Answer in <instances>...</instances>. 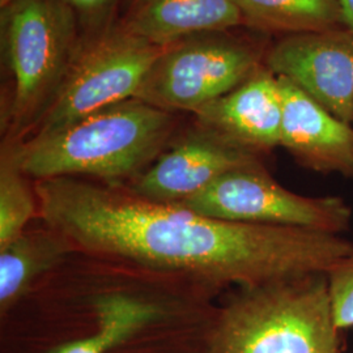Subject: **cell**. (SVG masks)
Returning <instances> with one entry per match:
<instances>
[{
	"mask_svg": "<svg viewBox=\"0 0 353 353\" xmlns=\"http://www.w3.org/2000/svg\"><path fill=\"white\" fill-rule=\"evenodd\" d=\"M245 26L284 36L347 28L338 0H234Z\"/></svg>",
	"mask_w": 353,
	"mask_h": 353,
	"instance_id": "obj_13",
	"label": "cell"
},
{
	"mask_svg": "<svg viewBox=\"0 0 353 353\" xmlns=\"http://www.w3.org/2000/svg\"><path fill=\"white\" fill-rule=\"evenodd\" d=\"M194 114L201 126L261 156L280 145L281 96L278 76L263 64L237 88Z\"/></svg>",
	"mask_w": 353,
	"mask_h": 353,
	"instance_id": "obj_11",
	"label": "cell"
},
{
	"mask_svg": "<svg viewBox=\"0 0 353 353\" xmlns=\"http://www.w3.org/2000/svg\"><path fill=\"white\" fill-rule=\"evenodd\" d=\"M97 331L51 353H108L161 316L156 303L126 293H106L94 303Z\"/></svg>",
	"mask_w": 353,
	"mask_h": 353,
	"instance_id": "obj_14",
	"label": "cell"
},
{
	"mask_svg": "<svg viewBox=\"0 0 353 353\" xmlns=\"http://www.w3.org/2000/svg\"><path fill=\"white\" fill-rule=\"evenodd\" d=\"M157 46L245 26L234 0H131L118 24Z\"/></svg>",
	"mask_w": 353,
	"mask_h": 353,
	"instance_id": "obj_12",
	"label": "cell"
},
{
	"mask_svg": "<svg viewBox=\"0 0 353 353\" xmlns=\"http://www.w3.org/2000/svg\"><path fill=\"white\" fill-rule=\"evenodd\" d=\"M328 281L336 326L341 331L353 327V255L328 274Z\"/></svg>",
	"mask_w": 353,
	"mask_h": 353,
	"instance_id": "obj_17",
	"label": "cell"
},
{
	"mask_svg": "<svg viewBox=\"0 0 353 353\" xmlns=\"http://www.w3.org/2000/svg\"><path fill=\"white\" fill-rule=\"evenodd\" d=\"M1 64L8 81L7 119L33 130L81 49L67 0H16L0 10Z\"/></svg>",
	"mask_w": 353,
	"mask_h": 353,
	"instance_id": "obj_4",
	"label": "cell"
},
{
	"mask_svg": "<svg viewBox=\"0 0 353 353\" xmlns=\"http://www.w3.org/2000/svg\"><path fill=\"white\" fill-rule=\"evenodd\" d=\"M196 214L232 223L300 228L341 234L352 224V208L341 196H303L285 189L262 163L216 178L176 203Z\"/></svg>",
	"mask_w": 353,
	"mask_h": 353,
	"instance_id": "obj_7",
	"label": "cell"
},
{
	"mask_svg": "<svg viewBox=\"0 0 353 353\" xmlns=\"http://www.w3.org/2000/svg\"><path fill=\"white\" fill-rule=\"evenodd\" d=\"M265 65L353 126V32L338 28L280 38Z\"/></svg>",
	"mask_w": 353,
	"mask_h": 353,
	"instance_id": "obj_8",
	"label": "cell"
},
{
	"mask_svg": "<svg viewBox=\"0 0 353 353\" xmlns=\"http://www.w3.org/2000/svg\"><path fill=\"white\" fill-rule=\"evenodd\" d=\"M267 50L233 30L185 38L165 48L137 99L170 113H195L248 80L265 64Z\"/></svg>",
	"mask_w": 353,
	"mask_h": 353,
	"instance_id": "obj_5",
	"label": "cell"
},
{
	"mask_svg": "<svg viewBox=\"0 0 353 353\" xmlns=\"http://www.w3.org/2000/svg\"><path fill=\"white\" fill-rule=\"evenodd\" d=\"M61 254L50 237L23 234L0 249V305L7 310L26 292L32 280L49 268Z\"/></svg>",
	"mask_w": 353,
	"mask_h": 353,
	"instance_id": "obj_15",
	"label": "cell"
},
{
	"mask_svg": "<svg viewBox=\"0 0 353 353\" xmlns=\"http://www.w3.org/2000/svg\"><path fill=\"white\" fill-rule=\"evenodd\" d=\"M256 163L261 156L201 126L140 173L132 192L153 202L178 203L228 172Z\"/></svg>",
	"mask_w": 353,
	"mask_h": 353,
	"instance_id": "obj_9",
	"label": "cell"
},
{
	"mask_svg": "<svg viewBox=\"0 0 353 353\" xmlns=\"http://www.w3.org/2000/svg\"><path fill=\"white\" fill-rule=\"evenodd\" d=\"M341 4L344 24L353 32V0H338Z\"/></svg>",
	"mask_w": 353,
	"mask_h": 353,
	"instance_id": "obj_19",
	"label": "cell"
},
{
	"mask_svg": "<svg viewBox=\"0 0 353 353\" xmlns=\"http://www.w3.org/2000/svg\"><path fill=\"white\" fill-rule=\"evenodd\" d=\"M210 353H341L327 274L242 288L223 310Z\"/></svg>",
	"mask_w": 353,
	"mask_h": 353,
	"instance_id": "obj_3",
	"label": "cell"
},
{
	"mask_svg": "<svg viewBox=\"0 0 353 353\" xmlns=\"http://www.w3.org/2000/svg\"><path fill=\"white\" fill-rule=\"evenodd\" d=\"M36 192L48 225L77 246L214 285L328 275L353 255L341 234L224 221L72 176L41 179Z\"/></svg>",
	"mask_w": 353,
	"mask_h": 353,
	"instance_id": "obj_1",
	"label": "cell"
},
{
	"mask_svg": "<svg viewBox=\"0 0 353 353\" xmlns=\"http://www.w3.org/2000/svg\"><path fill=\"white\" fill-rule=\"evenodd\" d=\"M174 128L170 112L131 99L43 137L12 147L26 176L38 181L93 176L108 181L134 176L159 156Z\"/></svg>",
	"mask_w": 353,
	"mask_h": 353,
	"instance_id": "obj_2",
	"label": "cell"
},
{
	"mask_svg": "<svg viewBox=\"0 0 353 353\" xmlns=\"http://www.w3.org/2000/svg\"><path fill=\"white\" fill-rule=\"evenodd\" d=\"M74 10L79 24L97 26L112 11L117 0H67Z\"/></svg>",
	"mask_w": 353,
	"mask_h": 353,
	"instance_id": "obj_18",
	"label": "cell"
},
{
	"mask_svg": "<svg viewBox=\"0 0 353 353\" xmlns=\"http://www.w3.org/2000/svg\"><path fill=\"white\" fill-rule=\"evenodd\" d=\"M16 0H0V10H3V8H7L8 6H11L13 4Z\"/></svg>",
	"mask_w": 353,
	"mask_h": 353,
	"instance_id": "obj_20",
	"label": "cell"
},
{
	"mask_svg": "<svg viewBox=\"0 0 353 353\" xmlns=\"http://www.w3.org/2000/svg\"><path fill=\"white\" fill-rule=\"evenodd\" d=\"M24 176L12 147H7L0 164V249L24 234L26 224L36 212V203Z\"/></svg>",
	"mask_w": 353,
	"mask_h": 353,
	"instance_id": "obj_16",
	"label": "cell"
},
{
	"mask_svg": "<svg viewBox=\"0 0 353 353\" xmlns=\"http://www.w3.org/2000/svg\"><path fill=\"white\" fill-rule=\"evenodd\" d=\"M281 96L280 147L299 164L318 173L353 179V126L328 113L285 77L278 76Z\"/></svg>",
	"mask_w": 353,
	"mask_h": 353,
	"instance_id": "obj_10",
	"label": "cell"
},
{
	"mask_svg": "<svg viewBox=\"0 0 353 353\" xmlns=\"http://www.w3.org/2000/svg\"><path fill=\"white\" fill-rule=\"evenodd\" d=\"M165 48L137 37L118 24L96 34L81 46L61 88L33 127L32 137L49 135L103 108L137 99Z\"/></svg>",
	"mask_w": 353,
	"mask_h": 353,
	"instance_id": "obj_6",
	"label": "cell"
}]
</instances>
